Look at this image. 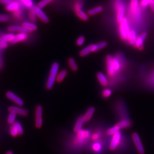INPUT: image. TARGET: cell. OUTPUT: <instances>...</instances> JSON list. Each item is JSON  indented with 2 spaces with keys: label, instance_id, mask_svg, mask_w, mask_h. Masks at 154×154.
<instances>
[{
  "label": "cell",
  "instance_id": "1",
  "mask_svg": "<svg viewBox=\"0 0 154 154\" xmlns=\"http://www.w3.org/2000/svg\"><path fill=\"white\" fill-rule=\"evenodd\" d=\"M142 9L139 5V0H130L128 13L131 22L135 24L141 22L142 19Z\"/></svg>",
  "mask_w": 154,
  "mask_h": 154
},
{
  "label": "cell",
  "instance_id": "2",
  "mask_svg": "<svg viewBox=\"0 0 154 154\" xmlns=\"http://www.w3.org/2000/svg\"><path fill=\"white\" fill-rule=\"evenodd\" d=\"M113 7L116 13V22L119 24L125 17L126 6L125 0H114Z\"/></svg>",
  "mask_w": 154,
  "mask_h": 154
},
{
  "label": "cell",
  "instance_id": "3",
  "mask_svg": "<svg viewBox=\"0 0 154 154\" xmlns=\"http://www.w3.org/2000/svg\"><path fill=\"white\" fill-rule=\"evenodd\" d=\"M107 46V43L106 41L100 42L97 43L90 44L88 46L82 49L80 52L79 55L81 57H84L92 53H95L105 49Z\"/></svg>",
  "mask_w": 154,
  "mask_h": 154
},
{
  "label": "cell",
  "instance_id": "4",
  "mask_svg": "<svg viewBox=\"0 0 154 154\" xmlns=\"http://www.w3.org/2000/svg\"><path fill=\"white\" fill-rule=\"evenodd\" d=\"M59 65L58 62H54L50 68L49 76L46 82V87L48 90L53 89L54 85L57 81L58 74L59 73Z\"/></svg>",
  "mask_w": 154,
  "mask_h": 154
},
{
  "label": "cell",
  "instance_id": "5",
  "mask_svg": "<svg viewBox=\"0 0 154 154\" xmlns=\"http://www.w3.org/2000/svg\"><path fill=\"white\" fill-rule=\"evenodd\" d=\"M119 34L122 41H127L130 33V23L127 17H125L119 24Z\"/></svg>",
  "mask_w": 154,
  "mask_h": 154
},
{
  "label": "cell",
  "instance_id": "6",
  "mask_svg": "<svg viewBox=\"0 0 154 154\" xmlns=\"http://www.w3.org/2000/svg\"><path fill=\"white\" fill-rule=\"evenodd\" d=\"M83 4L82 0H77L74 5V10L77 17L83 21L89 20V15L83 10Z\"/></svg>",
  "mask_w": 154,
  "mask_h": 154
},
{
  "label": "cell",
  "instance_id": "7",
  "mask_svg": "<svg viewBox=\"0 0 154 154\" xmlns=\"http://www.w3.org/2000/svg\"><path fill=\"white\" fill-rule=\"evenodd\" d=\"M113 56L110 54L107 55L106 57V67L107 74L108 77L110 78H113L117 76V73L114 71L112 65Z\"/></svg>",
  "mask_w": 154,
  "mask_h": 154
},
{
  "label": "cell",
  "instance_id": "8",
  "mask_svg": "<svg viewBox=\"0 0 154 154\" xmlns=\"http://www.w3.org/2000/svg\"><path fill=\"white\" fill-rule=\"evenodd\" d=\"M43 124V108L41 105H38L35 110V126L36 128L40 129Z\"/></svg>",
  "mask_w": 154,
  "mask_h": 154
},
{
  "label": "cell",
  "instance_id": "9",
  "mask_svg": "<svg viewBox=\"0 0 154 154\" xmlns=\"http://www.w3.org/2000/svg\"><path fill=\"white\" fill-rule=\"evenodd\" d=\"M132 139L135 144V146L139 154H145V150L139 135L136 132L133 133L132 134Z\"/></svg>",
  "mask_w": 154,
  "mask_h": 154
},
{
  "label": "cell",
  "instance_id": "10",
  "mask_svg": "<svg viewBox=\"0 0 154 154\" xmlns=\"http://www.w3.org/2000/svg\"><path fill=\"white\" fill-rule=\"evenodd\" d=\"M6 97L14 103L17 106H22L24 105V101L19 97L18 95L11 91H9L6 93Z\"/></svg>",
  "mask_w": 154,
  "mask_h": 154
},
{
  "label": "cell",
  "instance_id": "11",
  "mask_svg": "<svg viewBox=\"0 0 154 154\" xmlns=\"http://www.w3.org/2000/svg\"><path fill=\"white\" fill-rule=\"evenodd\" d=\"M147 34L146 32H143L141 34L138 36L133 46L139 50H143L144 49V42L147 38Z\"/></svg>",
  "mask_w": 154,
  "mask_h": 154
},
{
  "label": "cell",
  "instance_id": "12",
  "mask_svg": "<svg viewBox=\"0 0 154 154\" xmlns=\"http://www.w3.org/2000/svg\"><path fill=\"white\" fill-rule=\"evenodd\" d=\"M120 139H121V133L120 131H118L117 133H115L112 137L111 142L109 145L110 150L112 151L115 150V149L118 147L119 143L120 142Z\"/></svg>",
  "mask_w": 154,
  "mask_h": 154
},
{
  "label": "cell",
  "instance_id": "13",
  "mask_svg": "<svg viewBox=\"0 0 154 154\" xmlns=\"http://www.w3.org/2000/svg\"><path fill=\"white\" fill-rule=\"evenodd\" d=\"M33 10L35 12L37 17L41 19L42 21L45 23H48L49 22V18L45 13L42 10V9L38 6H35L33 8Z\"/></svg>",
  "mask_w": 154,
  "mask_h": 154
},
{
  "label": "cell",
  "instance_id": "14",
  "mask_svg": "<svg viewBox=\"0 0 154 154\" xmlns=\"http://www.w3.org/2000/svg\"><path fill=\"white\" fill-rule=\"evenodd\" d=\"M8 111L9 112L16 114L17 115L22 116V117H26L28 114V111L25 108H22L21 106H12L8 108Z\"/></svg>",
  "mask_w": 154,
  "mask_h": 154
},
{
  "label": "cell",
  "instance_id": "15",
  "mask_svg": "<svg viewBox=\"0 0 154 154\" xmlns=\"http://www.w3.org/2000/svg\"><path fill=\"white\" fill-rule=\"evenodd\" d=\"M7 30L10 33H30L29 30L26 29L22 25H11L8 26Z\"/></svg>",
  "mask_w": 154,
  "mask_h": 154
},
{
  "label": "cell",
  "instance_id": "16",
  "mask_svg": "<svg viewBox=\"0 0 154 154\" xmlns=\"http://www.w3.org/2000/svg\"><path fill=\"white\" fill-rule=\"evenodd\" d=\"M96 78L101 86L106 87L109 84V80L106 76L102 72H98L96 74Z\"/></svg>",
  "mask_w": 154,
  "mask_h": 154
},
{
  "label": "cell",
  "instance_id": "17",
  "mask_svg": "<svg viewBox=\"0 0 154 154\" xmlns=\"http://www.w3.org/2000/svg\"><path fill=\"white\" fill-rule=\"evenodd\" d=\"M21 4L17 0H14L10 4L5 6L6 10L7 12H14L21 8Z\"/></svg>",
  "mask_w": 154,
  "mask_h": 154
},
{
  "label": "cell",
  "instance_id": "18",
  "mask_svg": "<svg viewBox=\"0 0 154 154\" xmlns=\"http://www.w3.org/2000/svg\"><path fill=\"white\" fill-rule=\"evenodd\" d=\"M28 38V33H18L15 36L13 40L11 43L12 44H16L19 42L25 41H26Z\"/></svg>",
  "mask_w": 154,
  "mask_h": 154
},
{
  "label": "cell",
  "instance_id": "19",
  "mask_svg": "<svg viewBox=\"0 0 154 154\" xmlns=\"http://www.w3.org/2000/svg\"><path fill=\"white\" fill-rule=\"evenodd\" d=\"M84 122H85V121L84 120L83 116H80L77 119L76 124L74 125V127L73 129L74 131L77 133L78 131L81 130Z\"/></svg>",
  "mask_w": 154,
  "mask_h": 154
},
{
  "label": "cell",
  "instance_id": "20",
  "mask_svg": "<svg viewBox=\"0 0 154 154\" xmlns=\"http://www.w3.org/2000/svg\"><path fill=\"white\" fill-rule=\"evenodd\" d=\"M117 124L118 125V126L120 127V129H123L129 128L132 125V123H131V121L130 119L126 118L121 119Z\"/></svg>",
  "mask_w": 154,
  "mask_h": 154
},
{
  "label": "cell",
  "instance_id": "21",
  "mask_svg": "<svg viewBox=\"0 0 154 154\" xmlns=\"http://www.w3.org/2000/svg\"><path fill=\"white\" fill-rule=\"evenodd\" d=\"M95 108L94 107H90L86 111L85 114L83 115V118L85 122L89 121L93 115L94 113H95Z\"/></svg>",
  "mask_w": 154,
  "mask_h": 154
},
{
  "label": "cell",
  "instance_id": "22",
  "mask_svg": "<svg viewBox=\"0 0 154 154\" xmlns=\"http://www.w3.org/2000/svg\"><path fill=\"white\" fill-rule=\"evenodd\" d=\"M137 37H138V36H137L136 30L134 29H131L130 35L129 36V38L127 39V42L129 43V45L133 46L136 41Z\"/></svg>",
  "mask_w": 154,
  "mask_h": 154
},
{
  "label": "cell",
  "instance_id": "23",
  "mask_svg": "<svg viewBox=\"0 0 154 154\" xmlns=\"http://www.w3.org/2000/svg\"><path fill=\"white\" fill-rule=\"evenodd\" d=\"M103 10V7L102 6H96L94 7L87 11V14L89 16H95Z\"/></svg>",
  "mask_w": 154,
  "mask_h": 154
},
{
  "label": "cell",
  "instance_id": "24",
  "mask_svg": "<svg viewBox=\"0 0 154 154\" xmlns=\"http://www.w3.org/2000/svg\"><path fill=\"white\" fill-rule=\"evenodd\" d=\"M18 1L20 2L22 6H24L25 7L29 9L30 10L33 9V8L35 6L33 0H18Z\"/></svg>",
  "mask_w": 154,
  "mask_h": 154
},
{
  "label": "cell",
  "instance_id": "25",
  "mask_svg": "<svg viewBox=\"0 0 154 154\" xmlns=\"http://www.w3.org/2000/svg\"><path fill=\"white\" fill-rule=\"evenodd\" d=\"M22 25L24 26L26 29H27L28 30H29L30 32L36 31L37 29H38L37 25L36 24H34V22H24Z\"/></svg>",
  "mask_w": 154,
  "mask_h": 154
},
{
  "label": "cell",
  "instance_id": "26",
  "mask_svg": "<svg viewBox=\"0 0 154 154\" xmlns=\"http://www.w3.org/2000/svg\"><path fill=\"white\" fill-rule=\"evenodd\" d=\"M120 130H121V129L119 127L118 125L116 124V125H114L112 127L109 128L106 131V134L107 135H108V136H113L115 133H117V132L119 131Z\"/></svg>",
  "mask_w": 154,
  "mask_h": 154
},
{
  "label": "cell",
  "instance_id": "27",
  "mask_svg": "<svg viewBox=\"0 0 154 154\" xmlns=\"http://www.w3.org/2000/svg\"><path fill=\"white\" fill-rule=\"evenodd\" d=\"M68 65L69 66V67L71 69L72 71H77L78 70V66L77 65L76 60L74 58H69Z\"/></svg>",
  "mask_w": 154,
  "mask_h": 154
},
{
  "label": "cell",
  "instance_id": "28",
  "mask_svg": "<svg viewBox=\"0 0 154 154\" xmlns=\"http://www.w3.org/2000/svg\"><path fill=\"white\" fill-rule=\"evenodd\" d=\"M14 36H15V34L13 33H7L6 34L1 37L0 39L7 42V43H9V42L11 43Z\"/></svg>",
  "mask_w": 154,
  "mask_h": 154
},
{
  "label": "cell",
  "instance_id": "29",
  "mask_svg": "<svg viewBox=\"0 0 154 154\" xmlns=\"http://www.w3.org/2000/svg\"><path fill=\"white\" fill-rule=\"evenodd\" d=\"M67 75V71L66 70H62L61 71H59L58 74V76H57V81L58 82H62L64 79L66 77Z\"/></svg>",
  "mask_w": 154,
  "mask_h": 154
},
{
  "label": "cell",
  "instance_id": "30",
  "mask_svg": "<svg viewBox=\"0 0 154 154\" xmlns=\"http://www.w3.org/2000/svg\"><path fill=\"white\" fill-rule=\"evenodd\" d=\"M16 118H17V114L13 112H9L8 115L7 122L9 125H12L16 122Z\"/></svg>",
  "mask_w": 154,
  "mask_h": 154
},
{
  "label": "cell",
  "instance_id": "31",
  "mask_svg": "<svg viewBox=\"0 0 154 154\" xmlns=\"http://www.w3.org/2000/svg\"><path fill=\"white\" fill-rule=\"evenodd\" d=\"M13 125L15 127V128L16 129V130L18 131L19 135H22L24 134V129H23L22 126L19 122L16 121L15 123H14L13 124Z\"/></svg>",
  "mask_w": 154,
  "mask_h": 154
},
{
  "label": "cell",
  "instance_id": "32",
  "mask_svg": "<svg viewBox=\"0 0 154 154\" xmlns=\"http://www.w3.org/2000/svg\"><path fill=\"white\" fill-rule=\"evenodd\" d=\"M112 93H113V91L111 89L106 88V89H104L103 91H102V96L104 98H107L112 95Z\"/></svg>",
  "mask_w": 154,
  "mask_h": 154
},
{
  "label": "cell",
  "instance_id": "33",
  "mask_svg": "<svg viewBox=\"0 0 154 154\" xmlns=\"http://www.w3.org/2000/svg\"><path fill=\"white\" fill-rule=\"evenodd\" d=\"M52 1L53 0H41L38 3L37 6H38L41 9H43V7L49 5Z\"/></svg>",
  "mask_w": 154,
  "mask_h": 154
},
{
  "label": "cell",
  "instance_id": "34",
  "mask_svg": "<svg viewBox=\"0 0 154 154\" xmlns=\"http://www.w3.org/2000/svg\"><path fill=\"white\" fill-rule=\"evenodd\" d=\"M29 17L30 21H31L33 22H36L37 19V18H38L35 12L33 9L30 10L29 12Z\"/></svg>",
  "mask_w": 154,
  "mask_h": 154
},
{
  "label": "cell",
  "instance_id": "35",
  "mask_svg": "<svg viewBox=\"0 0 154 154\" xmlns=\"http://www.w3.org/2000/svg\"><path fill=\"white\" fill-rule=\"evenodd\" d=\"M85 37L83 36H79L77 39L76 45L78 46H82L85 42Z\"/></svg>",
  "mask_w": 154,
  "mask_h": 154
},
{
  "label": "cell",
  "instance_id": "36",
  "mask_svg": "<svg viewBox=\"0 0 154 154\" xmlns=\"http://www.w3.org/2000/svg\"><path fill=\"white\" fill-rule=\"evenodd\" d=\"M10 134L14 138L17 137L19 135L18 131L16 130L15 127L13 125H10Z\"/></svg>",
  "mask_w": 154,
  "mask_h": 154
},
{
  "label": "cell",
  "instance_id": "37",
  "mask_svg": "<svg viewBox=\"0 0 154 154\" xmlns=\"http://www.w3.org/2000/svg\"><path fill=\"white\" fill-rule=\"evenodd\" d=\"M13 14L14 17H15V18L19 19V18L22 17V16H23V11H22V9L21 8L19 9H18V10H17V11H16V12H13Z\"/></svg>",
  "mask_w": 154,
  "mask_h": 154
},
{
  "label": "cell",
  "instance_id": "38",
  "mask_svg": "<svg viewBox=\"0 0 154 154\" xmlns=\"http://www.w3.org/2000/svg\"><path fill=\"white\" fill-rule=\"evenodd\" d=\"M10 17L4 14H0V22H7L9 21Z\"/></svg>",
  "mask_w": 154,
  "mask_h": 154
},
{
  "label": "cell",
  "instance_id": "39",
  "mask_svg": "<svg viewBox=\"0 0 154 154\" xmlns=\"http://www.w3.org/2000/svg\"><path fill=\"white\" fill-rule=\"evenodd\" d=\"M150 2L148 0H141L139 1V5L142 8H146L147 6H149Z\"/></svg>",
  "mask_w": 154,
  "mask_h": 154
},
{
  "label": "cell",
  "instance_id": "40",
  "mask_svg": "<svg viewBox=\"0 0 154 154\" xmlns=\"http://www.w3.org/2000/svg\"><path fill=\"white\" fill-rule=\"evenodd\" d=\"M8 47V43L0 39V50L5 49Z\"/></svg>",
  "mask_w": 154,
  "mask_h": 154
},
{
  "label": "cell",
  "instance_id": "41",
  "mask_svg": "<svg viewBox=\"0 0 154 154\" xmlns=\"http://www.w3.org/2000/svg\"><path fill=\"white\" fill-rule=\"evenodd\" d=\"M101 144H100L99 143H94V144H93V150L95 151H96V152L98 151H99V150H101Z\"/></svg>",
  "mask_w": 154,
  "mask_h": 154
},
{
  "label": "cell",
  "instance_id": "42",
  "mask_svg": "<svg viewBox=\"0 0 154 154\" xmlns=\"http://www.w3.org/2000/svg\"><path fill=\"white\" fill-rule=\"evenodd\" d=\"M14 0H0V4L4 5H7L12 2Z\"/></svg>",
  "mask_w": 154,
  "mask_h": 154
},
{
  "label": "cell",
  "instance_id": "43",
  "mask_svg": "<svg viewBox=\"0 0 154 154\" xmlns=\"http://www.w3.org/2000/svg\"><path fill=\"white\" fill-rule=\"evenodd\" d=\"M6 154H13V153L11 151H9L6 153Z\"/></svg>",
  "mask_w": 154,
  "mask_h": 154
},
{
  "label": "cell",
  "instance_id": "44",
  "mask_svg": "<svg viewBox=\"0 0 154 154\" xmlns=\"http://www.w3.org/2000/svg\"><path fill=\"white\" fill-rule=\"evenodd\" d=\"M148 1H149V2H150V1H152V0H148Z\"/></svg>",
  "mask_w": 154,
  "mask_h": 154
}]
</instances>
